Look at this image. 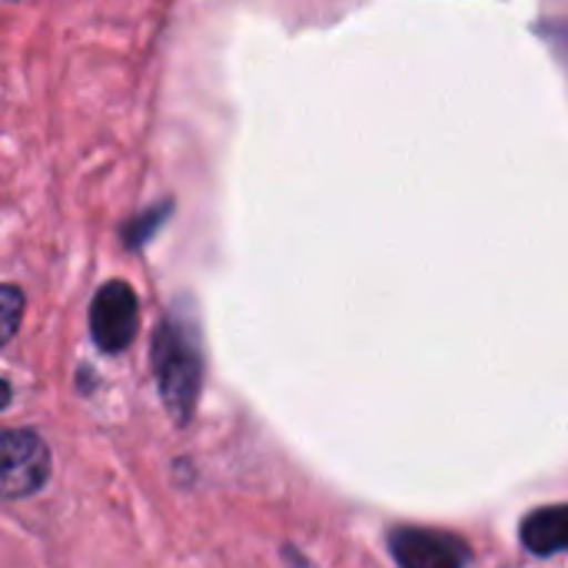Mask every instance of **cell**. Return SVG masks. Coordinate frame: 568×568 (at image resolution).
I'll return each instance as SVG.
<instances>
[{
    "label": "cell",
    "instance_id": "obj_5",
    "mask_svg": "<svg viewBox=\"0 0 568 568\" xmlns=\"http://www.w3.org/2000/svg\"><path fill=\"white\" fill-rule=\"evenodd\" d=\"M523 546L536 556H556L568 549V506H546L523 519Z\"/></svg>",
    "mask_w": 568,
    "mask_h": 568
},
{
    "label": "cell",
    "instance_id": "obj_2",
    "mask_svg": "<svg viewBox=\"0 0 568 568\" xmlns=\"http://www.w3.org/2000/svg\"><path fill=\"white\" fill-rule=\"evenodd\" d=\"M140 329V300L123 280H110L90 303V333L103 353H123Z\"/></svg>",
    "mask_w": 568,
    "mask_h": 568
},
{
    "label": "cell",
    "instance_id": "obj_6",
    "mask_svg": "<svg viewBox=\"0 0 568 568\" xmlns=\"http://www.w3.org/2000/svg\"><path fill=\"white\" fill-rule=\"evenodd\" d=\"M170 213H173V200H163V203H156V206H150L143 213H136L133 220H126L123 223V243H126V250H143L160 233V226L170 220Z\"/></svg>",
    "mask_w": 568,
    "mask_h": 568
},
{
    "label": "cell",
    "instance_id": "obj_4",
    "mask_svg": "<svg viewBox=\"0 0 568 568\" xmlns=\"http://www.w3.org/2000/svg\"><path fill=\"white\" fill-rule=\"evenodd\" d=\"M393 556L403 568H466L469 549L463 539L436 529H396L389 536Z\"/></svg>",
    "mask_w": 568,
    "mask_h": 568
},
{
    "label": "cell",
    "instance_id": "obj_8",
    "mask_svg": "<svg viewBox=\"0 0 568 568\" xmlns=\"http://www.w3.org/2000/svg\"><path fill=\"white\" fill-rule=\"evenodd\" d=\"M0 303H3V343H10V339H13V333H17V323H20L23 296H20V290H17V286H3Z\"/></svg>",
    "mask_w": 568,
    "mask_h": 568
},
{
    "label": "cell",
    "instance_id": "obj_1",
    "mask_svg": "<svg viewBox=\"0 0 568 568\" xmlns=\"http://www.w3.org/2000/svg\"><path fill=\"white\" fill-rule=\"evenodd\" d=\"M153 373L173 419L180 426L190 423L203 379V353H200L196 323L186 313H170L160 323L153 336Z\"/></svg>",
    "mask_w": 568,
    "mask_h": 568
},
{
    "label": "cell",
    "instance_id": "obj_7",
    "mask_svg": "<svg viewBox=\"0 0 568 568\" xmlns=\"http://www.w3.org/2000/svg\"><path fill=\"white\" fill-rule=\"evenodd\" d=\"M539 37L549 43V50L556 53V60L566 67L568 73V20H549L539 27Z\"/></svg>",
    "mask_w": 568,
    "mask_h": 568
},
{
    "label": "cell",
    "instance_id": "obj_3",
    "mask_svg": "<svg viewBox=\"0 0 568 568\" xmlns=\"http://www.w3.org/2000/svg\"><path fill=\"white\" fill-rule=\"evenodd\" d=\"M50 473L47 446L37 433L27 429H7L0 439V493L3 499H23L33 496Z\"/></svg>",
    "mask_w": 568,
    "mask_h": 568
}]
</instances>
